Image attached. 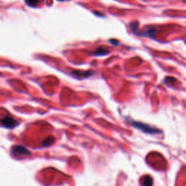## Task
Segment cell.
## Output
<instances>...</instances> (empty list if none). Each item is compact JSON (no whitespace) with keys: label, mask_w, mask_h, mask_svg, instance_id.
I'll list each match as a JSON object with an SVG mask.
<instances>
[{"label":"cell","mask_w":186,"mask_h":186,"mask_svg":"<svg viewBox=\"0 0 186 186\" xmlns=\"http://www.w3.org/2000/svg\"><path fill=\"white\" fill-rule=\"evenodd\" d=\"M131 125L133 127H136L137 129H139L143 132L148 133V134H152V135H156V134H160L161 133V130L156 129V127H151L145 124L141 123V122H138V121H130Z\"/></svg>","instance_id":"cell-1"},{"label":"cell","mask_w":186,"mask_h":186,"mask_svg":"<svg viewBox=\"0 0 186 186\" xmlns=\"http://www.w3.org/2000/svg\"><path fill=\"white\" fill-rule=\"evenodd\" d=\"M2 126L3 127H5L7 129H13L18 125V122L15 120L13 118L10 117L9 116H5L2 119Z\"/></svg>","instance_id":"cell-2"},{"label":"cell","mask_w":186,"mask_h":186,"mask_svg":"<svg viewBox=\"0 0 186 186\" xmlns=\"http://www.w3.org/2000/svg\"><path fill=\"white\" fill-rule=\"evenodd\" d=\"M12 153L13 155H22V156H28L30 155V152L22 145H15L12 148Z\"/></svg>","instance_id":"cell-3"},{"label":"cell","mask_w":186,"mask_h":186,"mask_svg":"<svg viewBox=\"0 0 186 186\" xmlns=\"http://www.w3.org/2000/svg\"><path fill=\"white\" fill-rule=\"evenodd\" d=\"M109 52L108 49L106 48V47H100L97 49L96 50H95L94 52H92L93 55L95 56H103L105 55H108Z\"/></svg>","instance_id":"cell-4"},{"label":"cell","mask_w":186,"mask_h":186,"mask_svg":"<svg viewBox=\"0 0 186 186\" xmlns=\"http://www.w3.org/2000/svg\"><path fill=\"white\" fill-rule=\"evenodd\" d=\"M71 74L78 77H89L92 74V71H73Z\"/></svg>","instance_id":"cell-5"},{"label":"cell","mask_w":186,"mask_h":186,"mask_svg":"<svg viewBox=\"0 0 186 186\" xmlns=\"http://www.w3.org/2000/svg\"><path fill=\"white\" fill-rule=\"evenodd\" d=\"M55 141V138L53 137H47V138L42 142V145L44 147H47V146H50V145H52L53 143V142Z\"/></svg>","instance_id":"cell-6"},{"label":"cell","mask_w":186,"mask_h":186,"mask_svg":"<svg viewBox=\"0 0 186 186\" xmlns=\"http://www.w3.org/2000/svg\"><path fill=\"white\" fill-rule=\"evenodd\" d=\"M143 186H152L153 185L152 178L149 176H145L143 180Z\"/></svg>","instance_id":"cell-7"},{"label":"cell","mask_w":186,"mask_h":186,"mask_svg":"<svg viewBox=\"0 0 186 186\" xmlns=\"http://www.w3.org/2000/svg\"><path fill=\"white\" fill-rule=\"evenodd\" d=\"M25 1L27 5H28L29 6L34 7V6H36V5H38L39 0H25Z\"/></svg>","instance_id":"cell-8"},{"label":"cell","mask_w":186,"mask_h":186,"mask_svg":"<svg viewBox=\"0 0 186 186\" xmlns=\"http://www.w3.org/2000/svg\"><path fill=\"white\" fill-rule=\"evenodd\" d=\"M110 43L112 44L113 45H119V42H117V40H114V39L110 40Z\"/></svg>","instance_id":"cell-9"},{"label":"cell","mask_w":186,"mask_h":186,"mask_svg":"<svg viewBox=\"0 0 186 186\" xmlns=\"http://www.w3.org/2000/svg\"><path fill=\"white\" fill-rule=\"evenodd\" d=\"M60 1H62V0H60Z\"/></svg>","instance_id":"cell-10"}]
</instances>
